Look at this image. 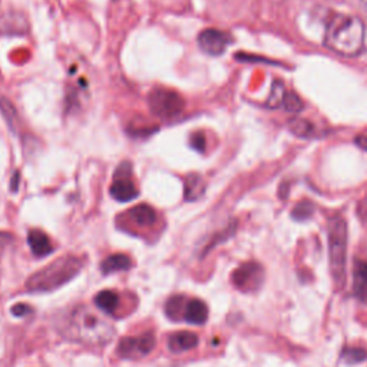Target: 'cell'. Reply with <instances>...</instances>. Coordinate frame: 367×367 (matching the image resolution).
<instances>
[{
	"mask_svg": "<svg viewBox=\"0 0 367 367\" xmlns=\"http://www.w3.org/2000/svg\"><path fill=\"white\" fill-rule=\"evenodd\" d=\"M324 45L339 56H359L366 46L364 22L349 13H332L324 29Z\"/></svg>",
	"mask_w": 367,
	"mask_h": 367,
	"instance_id": "cell-1",
	"label": "cell"
},
{
	"mask_svg": "<svg viewBox=\"0 0 367 367\" xmlns=\"http://www.w3.org/2000/svg\"><path fill=\"white\" fill-rule=\"evenodd\" d=\"M62 334L84 344L102 346L112 340L115 329L107 319L93 310L76 307L64 320Z\"/></svg>",
	"mask_w": 367,
	"mask_h": 367,
	"instance_id": "cell-2",
	"label": "cell"
},
{
	"mask_svg": "<svg viewBox=\"0 0 367 367\" xmlns=\"http://www.w3.org/2000/svg\"><path fill=\"white\" fill-rule=\"evenodd\" d=\"M84 267V260L75 256H65L55 260L45 269L36 271L26 281V289L32 293H48L62 287L75 278Z\"/></svg>",
	"mask_w": 367,
	"mask_h": 367,
	"instance_id": "cell-3",
	"label": "cell"
},
{
	"mask_svg": "<svg viewBox=\"0 0 367 367\" xmlns=\"http://www.w3.org/2000/svg\"><path fill=\"white\" fill-rule=\"evenodd\" d=\"M329 260L330 271L336 289L346 283V256H348V224L341 217H334L329 222Z\"/></svg>",
	"mask_w": 367,
	"mask_h": 367,
	"instance_id": "cell-4",
	"label": "cell"
},
{
	"mask_svg": "<svg viewBox=\"0 0 367 367\" xmlns=\"http://www.w3.org/2000/svg\"><path fill=\"white\" fill-rule=\"evenodd\" d=\"M148 107L161 119H174L184 112L186 100L174 89L155 88L148 95Z\"/></svg>",
	"mask_w": 367,
	"mask_h": 367,
	"instance_id": "cell-5",
	"label": "cell"
},
{
	"mask_svg": "<svg viewBox=\"0 0 367 367\" xmlns=\"http://www.w3.org/2000/svg\"><path fill=\"white\" fill-rule=\"evenodd\" d=\"M109 194L119 202L132 201L139 195L136 184L132 179V167L129 162H122L118 167L114 175V182L109 188Z\"/></svg>",
	"mask_w": 367,
	"mask_h": 367,
	"instance_id": "cell-6",
	"label": "cell"
},
{
	"mask_svg": "<svg viewBox=\"0 0 367 367\" xmlns=\"http://www.w3.org/2000/svg\"><path fill=\"white\" fill-rule=\"evenodd\" d=\"M233 284L242 293H253L261 287L264 270L257 262H246L233 273Z\"/></svg>",
	"mask_w": 367,
	"mask_h": 367,
	"instance_id": "cell-7",
	"label": "cell"
},
{
	"mask_svg": "<svg viewBox=\"0 0 367 367\" xmlns=\"http://www.w3.org/2000/svg\"><path fill=\"white\" fill-rule=\"evenodd\" d=\"M155 348V337L152 333L141 334L138 337H125L118 344L116 353L124 359H138L150 355Z\"/></svg>",
	"mask_w": 367,
	"mask_h": 367,
	"instance_id": "cell-8",
	"label": "cell"
},
{
	"mask_svg": "<svg viewBox=\"0 0 367 367\" xmlns=\"http://www.w3.org/2000/svg\"><path fill=\"white\" fill-rule=\"evenodd\" d=\"M231 45V36L218 29H206L198 35L199 49L210 56H220Z\"/></svg>",
	"mask_w": 367,
	"mask_h": 367,
	"instance_id": "cell-9",
	"label": "cell"
},
{
	"mask_svg": "<svg viewBox=\"0 0 367 367\" xmlns=\"http://www.w3.org/2000/svg\"><path fill=\"white\" fill-rule=\"evenodd\" d=\"M198 336L191 332H178L170 336L168 348L174 353H182L197 348Z\"/></svg>",
	"mask_w": 367,
	"mask_h": 367,
	"instance_id": "cell-10",
	"label": "cell"
},
{
	"mask_svg": "<svg viewBox=\"0 0 367 367\" xmlns=\"http://www.w3.org/2000/svg\"><path fill=\"white\" fill-rule=\"evenodd\" d=\"M207 184L199 174H190L184 181V197L187 201H198L204 194H206Z\"/></svg>",
	"mask_w": 367,
	"mask_h": 367,
	"instance_id": "cell-11",
	"label": "cell"
},
{
	"mask_svg": "<svg viewBox=\"0 0 367 367\" xmlns=\"http://www.w3.org/2000/svg\"><path fill=\"white\" fill-rule=\"evenodd\" d=\"M28 242L32 253L36 257H45L51 254L53 250L51 238L40 230H30L28 234Z\"/></svg>",
	"mask_w": 367,
	"mask_h": 367,
	"instance_id": "cell-12",
	"label": "cell"
},
{
	"mask_svg": "<svg viewBox=\"0 0 367 367\" xmlns=\"http://www.w3.org/2000/svg\"><path fill=\"white\" fill-rule=\"evenodd\" d=\"M182 319L191 324H204L208 319L207 304L197 298L190 300L186 305V312H184Z\"/></svg>",
	"mask_w": 367,
	"mask_h": 367,
	"instance_id": "cell-13",
	"label": "cell"
},
{
	"mask_svg": "<svg viewBox=\"0 0 367 367\" xmlns=\"http://www.w3.org/2000/svg\"><path fill=\"white\" fill-rule=\"evenodd\" d=\"M128 217L139 227H151L156 221V211L148 204H139L128 211Z\"/></svg>",
	"mask_w": 367,
	"mask_h": 367,
	"instance_id": "cell-14",
	"label": "cell"
},
{
	"mask_svg": "<svg viewBox=\"0 0 367 367\" xmlns=\"http://www.w3.org/2000/svg\"><path fill=\"white\" fill-rule=\"evenodd\" d=\"M353 293L360 301H367V261L359 260L355 264Z\"/></svg>",
	"mask_w": 367,
	"mask_h": 367,
	"instance_id": "cell-15",
	"label": "cell"
},
{
	"mask_svg": "<svg viewBox=\"0 0 367 367\" xmlns=\"http://www.w3.org/2000/svg\"><path fill=\"white\" fill-rule=\"evenodd\" d=\"M132 267V261L127 254H112L102 261V271L104 274H112L116 271H125Z\"/></svg>",
	"mask_w": 367,
	"mask_h": 367,
	"instance_id": "cell-16",
	"label": "cell"
},
{
	"mask_svg": "<svg viewBox=\"0 0 367 367\" xmlns=\"http://www.w3.org/2000/svg\"><path fill=\"white\" fill-rule=\"evenodd\" d=\"M287 127L292 131V134L298 138H312L317 132L316 127L312 124V122L303 118H292L289 120Z\"/></svg>",
	"mask_w": 367,
	"mask_h": 367,
	"instance_id": "cell-17",
	"label": "cell"
},
{
	"mask_svg": "<svg viewBox=\"0 0 367 367\" xmlns=\"http://www.w3.org/2000/svg\"><path fill=\"white\" fill-rule=\"evenodd\" d=\"M95 304L102 312L114 313L119 304V296L111 290H104L95 296Z\"/></svg>",
	"mask_w": 367,
	"mask_h": 367,
	"instance_id": "cell-18",
	"label": "cell"
},
{
	"mask_svg": "<svg viewBox=\"0 0 367 367\" xmlns=\"http://www.w3.org/2000/svg\"><path fill=\"white\" fill-rule=\"evenodd\" d=\"M287 89H285L284 84L281 82V80H276V82L273 84L271 87V92H270V96L266 102V107L270 108V109H278V108H283V104H284V99H285V95H287Z\"/></svg>",
	"mask_w": 367,
	"mask_h": 367,
	"instance_id": "cell-19",
	"label": "cell"
},
{
	"mask_svg": "<svg viewBox=\"0 0 367 367\" xmlns=\"http://www.w3.org/2000/svg\"><path fill=\"white\" fill-rule=\"evenodd\" d=\"M0 111H2L5 119L8 120V125L12 129H16L17 124H19V118H17V112L15 109V107L12 105V102L6 98L0 99Z\"/></svg>",
	"mask_w": 367,
	"mask_h": 367,
	"instance_id": "cell-20",
	"label": "cell"
},
{
	"mask_svg": "<svg viewBox=\"0 0 367 367\" xmlns=\"http://www.w3.org/2000/svg\"><path fill=\"white\" fill-rule=\"evenodd\" d=\"M314 213V206L312 202L309 201H303L300 204H297V206L294 207L292 215L296 221H305L309 220Z\"/></svg>",
	"mask_w": 367,
	"mask_h": 367,
	"instance_id": "cell-21",
	"label": "cell"
},
{
	"mask_svg": "<svg viewBox=\"0 0 367 367\" xmlns=\"http://www.w3.org/2000/svg\"><path fill=\"white\" fill-rule=\"evenodd\" d=\"M283 108H284L285 111H289V112L297 114V112H300V111L303 109V100H301L300 96H297L294 92L289 91L287 95H285Z\"/></svg>",
	"mask_w": 367,
	"mask_h": 367,
	"instance_id": "cell-22",
	"label": "cell"
},
{
	"mask_svg": "<svg viewBox=\"0 0 367 367\" xmlns=\"http://www.w3.org/2000/svg\"><path fill=\"white\" fill-rule=\"evenodd\" d=\"M343 359L350 364H357L367 359V352L360 348H350L343 352Z\"/></svg>",
	"mask_w": 367,
	"mask_h": 367,
	"instance_id": "cell-23",
	"label": "cell"
},
{
	"mask_svg": "<svg viewBox=\"0 0 367 367\" xmlns=\"http://www.w3.org/2000/svg\"><path fill=\"white\" fill-rule=\"evenodd\" d=\"M182 303H184V298L182 297H172V298H170V301L165 305V309H167L165 312H167V314L171 319L177 320L181 316V312H182V317H184V312H186V309L182 307Z\"/></svg>",
	"mask_w": 367,
	"mask_h": 367,
	"instance_id": "cell-24",
	"label": "cell"
},
{
	"mask_svg": "<svg viewBox=\"0 0 367 367\" xmlns=\"http://www.w3.org/2000/svg\"><path fill=\"white\" fill-rule=\"evenodd\" d=\"M190 142H191V147L198 151V152H204L206 151V147H207V139H206V135H204V132L201 131H195L191 136H190Z\"/></svg>",
	"mask_w": 367,
	"mask_h": 367,
	"instance_id": "cell-25",
	"label": "cell"
},
{
	"mask_svg": "<svg viewBox=\"0 0 367 367\" xmlns=\"http://www.w3.org/2000/svg\"><path fill=\"white\" fill-rule=\"evenodd\" d=\"M12 312H13L15 316H25V314H28L30 312V309L25 304H17L12 309Z\"/></svg>",
	"mask_w": 367,
	"mask_h": 367,
	"instance_id": "cell-26",
	"label": "cell"
},
{
	"mask_svg": "<svg viewBox=\"0 0 367 367\" xmlns=\"http://www.w3.org/2000/svg\"><path fill=\"white\" fill-rule=\"evenodd\" d=\"M12 241H13L12 234H9V233H0V249L6 247L8 244H10Z\"/></svg>",
	"mask_w": 367,
	"mask_h": 367,
	"instance_id": "cell-27",
	"label": "cell"
},
{
	"mask_svg": "<svg viewBox=\"0 0 367 367\" xmlns=\"http://www.w3.org/2000/svg\"><path fill=\"white\" fill-rule=\"evenodd\" d=\"M355 142H356V145H357L360 150H363V151L367 152V136H366V135H359V136L355 139Z\"/></svg>",
	"mask_w": 367,
	"mask_h": 367,
	"instance_id": "cell-28",
	"label": "cell"
},
{
	"mask_svg": "<svg viewBox=\"0 0 367 367\" xmlns=\"http://www.w3.org/2000/svg\"><path fill=\"white\" fill-rule=\"evenodd\" d=\"M357 3H359V8L360 10L364 13V16L367 17V0H357Z\"/></svg>",
	"mask_w": 367,
	"mask_h": 367,
	"instance_id": "cell-29",
	"label": "cell"
},
{
	"mask_svg": "<svg viewBox=\"0 0 367 367\" xmlns=\"http://www.w3.org/2000/svg\"><path fill=\"white\" fill-rule=\"evenodd\" d=\"M16 182L19 184V174H15V177H13V184H12V191H16V190H17V187H16Z\"/></svg>",
	"mask_w": 367,
	"mask_h": 367,
	"instance_id": "cell-30",
	"label": "cell"
}]
</instances>
